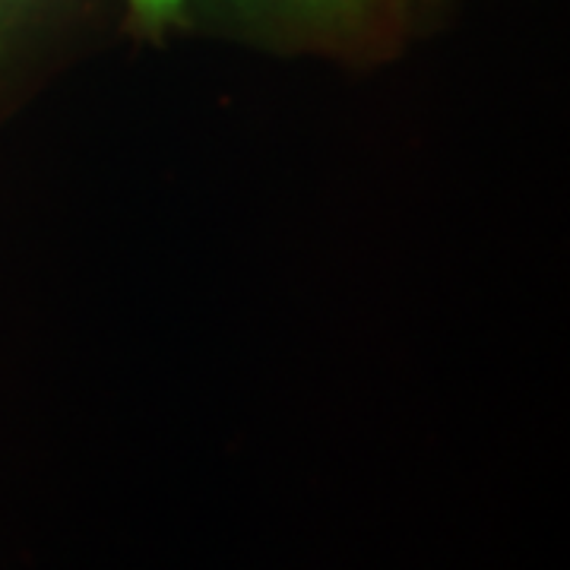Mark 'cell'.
Returning a JSON list of instances; mask_svg holds the SVG:
<instances>
[{
	"label": "cell",
	"mask_w": 570,
	"mask_h": 570,
	"mask_svg": "<svg viewBox=\"0 0 570 570\" xmlns=\"http://www.w3.org/2000/svg\"><path fill=\"white\" fill-rule=\"evenodd\" d=\"M134 10L140 13L146 22H165L171 17H178L184 7V0H130Z\"/></svg>",
	"instance_id": "1"
}]
</instances>
